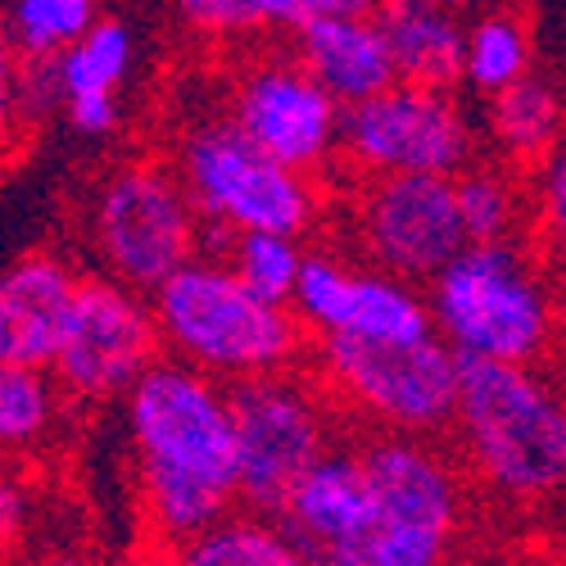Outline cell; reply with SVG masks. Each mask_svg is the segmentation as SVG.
<instances>
[{
    "mask_svg": "<svg viewBox=\"0 0 566 566\" xmlns=\"http://www.w3.org/2000/svg\"><path fill=\"white\" fill-rule=\"evenodd\" d=\"M36 566H86L82 557H73V553H51V557H41Z\"/></svg>",
    "mask_w": 566,
    "mask_h": 566,
    "instance_id": "31",
    "label": "cell"
},
{
    "mask_svg": "<svg viewBox=\"0 0 566 566\" xmlns=\"http://www.w3.org/2000/svg\"><path fill=\"white\" fill-rule=\"evenodd\" d=\"M172 168L181 172L196 209L213 235L286 231L308 235L322 222V181L295 172L231 123L227 109L196 114L172 140Z\"/></svg>",
    "mask_w": 566,
    "mask_h": 566,
    "instance_id": "6",
    "label": "cell"
},
{
    "mask_svg": "<svg viewBox=\"0 0 566 566\" xmlns=\"http://www.w3.org/2000/svg\"><path fill=\"white\" fill-rule=\"evenodd\" d=\"M427 300L462 363L548 367L562 349L566 276L535 235L471 241L427 281Z\"/></svg>",
    "mask_w": 566,
    "mask_h": 566,
    "instance_id": "2",
    "label": "cell"
},
{
    "mask_svg": "<svg viewBox=\"0 0 566 566\" xmlns=\"http://www.w3.org/2000/svg\"><path fill=\"white\" fill-rule=\"evenodd\" d=\"M291 41H295L291 51L345 109L381 96L386 86L399 82L381 10L376 14H317L300 23Z\"/></svg>",
    "mask_w": 566,
    "mask_h": 566,
    "instance_id": "17",
    "label": "cell"
},
{
    "mask_svg": "<svg viewBox=\"0 0 566 566\" xmlns=\"http://www.w3.org/2000/svg\"><path fill=\"white\" fill-rule=\"evenodd\" d=\"M140 539L181 548L241 503L231 386L164 354L123 399Z\"/></svg>",
    "mask_w": 566,
    "mask_h": 566,
    "instance_id": "1",
    "label": "cell"
},
{
    "mask_svg": "<svg viewBox=\"0 0 566 566\" xmlns=\"http://www.w3.org/2000/svg\"><path fill=\"white\" fill-rule=\"evenodd\" d=\"M181 566H317V557L272 512H227L205 535L177 548Z\"/></svg>",
    "mask_w": 566,
    "mask_h": 566,
    "instance_id": "22",
    "label": "cell"
},
{
    "mask_svg": "<svg viewBox=\"0 0 566 566\" xmlns=\"http://www.w3.org/2000/svg\"><path fill=\"white\" fill-rule=\"evenodd\" d=\"M349 241L363 263L427 286L471 245L458 177L408 172L349 181Z\"/></svg>",
    "mask_w": 566,
    "mask_h": 566,
    "instance_id": "12",
    "label": "cell"
},
{
    "mask_svg": "<svg viewBox=\"0 0 566 566\" xmlns=\"http://www.w3.org/2000/svg\"><path fill=\"white\" fill-rule=\"evenodd\" d=\"M531 235L566 276V146L531 172Z\"/></svg>",
    "mask_w": 566,
    "mask_h": 566,
    "instance_id": "28",
    "label": "cell"
},
{
    "mask_svg": "<svg viewBox=\"0 0 566 566\" xmlns=\"http://www.w3.org/2000/svg\"><path fill=\"white\" fill-rule=\"evenodd\" d=\"M101 23V0H10V45L19 60H55Z\"/></svg>",
    "mask_w": 566,
    "mask_h": 566,
    "instance_id": "27",
    "label": "cell"
},
{
    "mask_svg": "<svg viewBox=\"0 0 566 566\" xmlns=\"http://www.w3.org/2000/svg\"><path fill=\"white\" fill-rule=\"evenodd\" d=\"M381 23L390 36V55L399 82L417 86H462V55H467V19L440 6H408L386 0Z\"/></svg>",
    "mask_w": 566,
    "mask_h": 566,
    "instance_id": "19",
    "label": "cell"
},
{
    "mask_svg": "<svg viewBox=\"0 0 566 566\" xmlns=\"http://www.w3.org/2000/svg\"><path fill=\"white\" fill-rule=\"evenodd\" d=\"M114 566H181L177 562V548H164V544H155V539H140L127 557H118Z\"/></svg>",
    "mask_w": 566,
    "mask_h": 566,
    "instance_id": "29",
    "label": "cell"
},
{
    "mask_svg": "<svg viewBox=\"0 0 566 566\" xmlns=\"http://www.w3.org/2000/svg\"><path fill=\"white\" fill-rule=\"evenodd\" d=\"M481 159V123L471 118L453 86L395 82L381 96L345 109L340 172L358 177H408L436 172L458 177Z\"/></svg>",
    "mask_w": 566,
    "mask_h": 566,
    "instance_id": "10",
    "label": "cell"
},
{
    "mask_svg": "<svg viewBox=\"0 0 566 566\" xmlns=\"http://www.w3.org/2000/svg\"><path fill=\"white\" fill-rule=\"evenodd\" d=\"M408 6H440V10H453V14H476V10L499 6V0H408Z\"/></svg>",
    "mask_w": 566,
    "mask_h": 566,
    "instance_id": "30",
    "label": "cell"
},
{
    "mask_svg": "<svg viewBox=\"0 0 566 566\" xmlns=\"http://www.w3.org/2000/svg\"><path fill=\"white\" fill-rule=\"evenodd\" d=\"M218 254L231 263V272L241 276L250 291H259L263 300H276V304H291L308 250H304V235L235 231V235H218Z\"/></svg>",
    "mask_w": 566,
    "mask_h": 566,
    "instance_id": "26",
    "label": "cell"
},
{
    "mask_svg": "<svg viewBox=\"0 0 566 566\" xmlns=\"http://www.w3.org/2000/svg\"><path fill=\"white\" fill-rule=\"evenodd\" d=\"M371 507L358 539L326 566H444L462 516L467 485L458 462L427 436H363Z\"/></svg>",
    "mask_w": 566,
    "mask_h": 566,
    "instance_id": "5",
    "label": "cell"
},
{
    "mask_svg": "<svg viewBox=\"0 0 566 566\" xmlns=\"http://www.w3.org/2000/svg\"><path fill=\"white\" fill-rule=\"evenodd\" d=\"M458 196L471 241H516L531 235V172L507 159L471 164L458 172Z\"/></svg>",
    "mask_w": 566,
    "mask_h": 566,
    "instance_id": "23",
    "label": "cell"
},
{
    "mask_svg": "<svg viewBox=\"0 0 566 566\" xmlns=\"http://www.w3.org/2000/svg\"><path fill=\"white\" fill-rule=\"evenodd\" d=\"M222 109L259 150L295 172L332 177L345 155V105L326 91L295 51H263L235 64Z\"/></svg>",
    "mask_w": 566,
    "mask_h": 566,
    "instance_id": "11",
    "label": "cell"
},
{
    "mask_svg": "<svg viewBox=\"0 0 566 566\" xmlns=\"http://www.w3.org/2000/svg\"><path fill=\"white\" fill-rule=\"evenodd\" d=\"M453 440L490 494L544 503L566 490V386L548 367L462 363Z\"/></svg>",
    "mask_w": 566,
    "mask_h": 566,
    "instance_id": "3",
    "label": "cell"
},
{
    "mask_svg": "<svg viewBox=\"0 0 566 566\" xmlns=\"http://www.w3.org/2000/svg\"><path fill=\"white\" fill-rule=\"evenodd\" d=\"M291 308L313 332V340L340 336L363 345H417L440 336L427 286L332 245H313L304 254Z\"/></svg>",
    "mask_w": 566,
    "mask_h": 566,
    "instance_id": "13",
    "label": "cell"
},
{
    "mask_svg": "<svg viewBox=\"0 0 566 566\" xmlns=\"http://www.w3.org/2000/svg\"><path fill=\"white\" fill-rule=\"evenodd\" d=\"M164 358L155 300L118 276H86L69 317L64 345L51 363L73 403H109Z\"/></svg>",
    "mask_w": 566,
    "mask_h": 566,
    "instance_id": "14",
    "label": "cell"
},
{
    "mask_svg": "<svg viewBox=\"0 0 566 566\" xmlns=\"http://www.w3.org/2000/svg\"><path fill=\"white\" fill-rule=\"evenodd\" d=\"M235 453H241V503L254 512H281L304 471L332 449L345 417L313 367L272 371L231 386Z\"/></svg>",
    "mask_w": 566,
    "mask_h": 566,
    "instance_id": "9",
    "label": "cell"
},
{
    "mask_svg": "<svg viewBox=\"0 0 566 566\" xmlns=\"http://www.w3.org/2000/svg\"><path fill=\"white\" fill-rule=\"evenodd\" d=\"M164 354L191 363L227 386L313 358V332L291 304L263 300L231 272L222 254H200L150 295Z\"/></svg>",
    "mask_w": 566,
    "mask_h": 566,
    "instance_id": "4",
    "label": "cell"
},
{
    "mask_svg": "<svg viewBox=\"0 0 566 566\" xmlns=\"http://www.w3.org/2000/svg\"><path fill=\"white\" fill-rule=\"evenodd\" d=\"M313 376L336 408L367 431L390 436H444L458 417L462 358L444 336L417 345H363L326 336L313 340Z\"/></svg>",
    "mask_w": 566,
    "mask_h": 566,
    "instance_id": "8",
    "label": "cell"
},
{
    "mask_svg": "<svg viewBox=\"0 0 566 566\" xmlns=\"http://www.w3.org/2000/svg\"><path fill=\"white\" fill-rule=\"evenodd\" d=\"M64 386L51 367H6L0 363V440L14 453H32L51 440L64 412Z\"/></svg>",
    "mask_w": 566,
    "mask_h": 566,
    "instance_id": "25",
    "label": "cell"
},
{
    "mask_svg": "<svg viewBox=\"0 0 566 566\" xmlns=\"http://www.w3.org/2000/svg\"><path fill=\"white\" fill-rule=\"evenodd\" d=\"M177 19L200 41H263L313 19V0H172Z\"/></svg>",
    "mask_w": 566,
    "mask_h": 566,
    "instance_id": "24",
    "label": "cell"
},
{
    "mask_svg": "<svg viewBox=\"0 0 566 566\" xmlns=\"http://www.w3.org/2000/svg\"><path fill=\"white\" fill-rule=\"evenodd\" d=\"M531 73H535V32L512 0H499V6L476 10L467 19L462 86L471 96L494 101L507 86L526 82Z\"/></svg>",
    "mask_w": 566,
    "mask_h": 566,
    "instance_id": "21",
    "label": "cell"
},
{
    "mask_svg": "<svg viewBox=\"0 0 566 566\" xmlns=\"http://www.w3.org/2000/svg\"><path fill=\"white\" fill-rule=\"evenodd\" d=\"M485 136L494 150L522 172H535L566 146V96L539 73L485 101Z\"/></svg>",
    "mask_w": 566,
    "mask_h": 566,
    "instance_id": "20",
    "label": "cell"
},
{
    "mask_svg": "<svg viewBox=\"0 0 566 566\" xmlns=\"http://www.w3.org/2000/svg\"><path fill=\"white\" fill-rule=\"evenodd\" d=\"M82 272L55 254L32 250L0 276V363L6 367H51L69 317L82 295Z\"/></svg>",
    "mask_w": 566,
    "mask_h": 566,
    "instance_id": "15",
    "label": "cell"
},
{
    "mask_svg": "<svg viewBox=\"0 0 566 566\" xmlns=\"http://www.w3.org/2000/svg\"><path fill=\"white\" fill-rule=\"evenodd\" d=\"M205 231L209 222L172 159L114 164L86 205V241L101 272L146 295L205 254Z\"/></svg>",
    "mask_w": 566,
    "mask_h": 566,
    "instance_id": "7",
    "label": "cell"
},
{
    "mask_svg": "<svg viewBox=\"0 0 566 566\" xmlns=\"http://www.w3.org/2000/svg\"><path fill=\"white\" fill-rule=\"evenodd\" d=\"M132 32L118 19H101L86 36H77L69 51L51 60V82L60 96V114L69 132L101 140L118 127V91L132 73Z\"/></svg>",
    "mask_w": 566,
    "mask_h": 566,
    "instance_id": "18",
    "label": "cell"
},
{
    "mask_svg": "<svg viewBox=\"0 0 566 566\" xmlns=\"http://www.w3.org/2000/svg\"><path fill=\"white\" fill-rule=\"evenodd\" d=\"M371 507V481H367V458H363V436L358 440H336L308 471L304 481L281 503V526H286L313 557L317 566L336 562L363 531Z\"/></svg>",
    "mask_w": 566,
    "mask_h": 566,
    "instance_id": "16",
    "label": "cell"
},
{
    "mask_svg": "<svg viewBox=\"0 0 566 566\" xmlns=\"http://www.w3.org/2000/svg\"><path fill=\"white\" fill-rule=\"evenodd\" d=\"M557 358L566 363V326H562V349H557Z\"/></svg>",
    "mask_w": 566,
    "mask_h": 566,
    "instance_id": "32",
    "label": "cell"
}]
</instances>
